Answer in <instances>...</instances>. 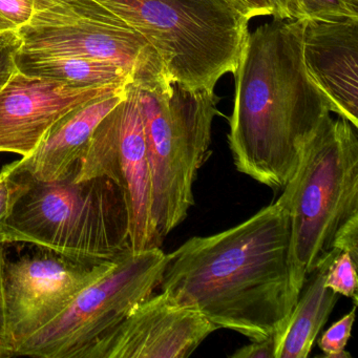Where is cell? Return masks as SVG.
Returning <instances> with one entry per match:
<instances>
[{"instance_id":"603a6c76","label":"cell","mask_w":358,"mask_h":358,"mask_svg":"<svg viewBox=\"0 0 358 358\" xmlns=\"http://www.w3.org/2000/svg\"><path fill=\"white\" fill-rule=\"evenodd\" d=\"M35 12V0H0V16L16 30L28 24Z\"/></svg>"},{"instance_id":"ba28073f","label":"cell","mask_w":358,"mask_h":358,"mask_svg":"<svg viewBox=\"0 0 358 358\" xmlns=\"http://www.w3.org/2000/svg\"><path fill=\"white\" fill-rule=\"evenodd\" d=\"M22 52L64 54L110 62L142 89L171 83L148 39L95 0H74L36 10L17 29Z\"/></svg>"},{"instance_id":"7c38bea8","label":"cell","mask_w":358,"mask_h":358,"mask_svg":"<svg viewBox=\"0 0 358 358\" xmlns=\"http://www.w3.org/2000/svg\"><path fill=\"white\" fill-rule=\"evenodd\" d=\"M119 87L80 89L17 71L0 90V154L30 157L62 116Z\"/></svg>"},{"instance_id":"7402d4cb","label":"cell","mask_w":358,"mask_h":358,"mask_svg":"<svg viewBox=\"0 0 358 358\" xmlns=\"http://www.w3.org/2000/svg\"><path fill=\"white\" fill-rule=\"evenodd\" d=\"M22 47V39L17 30L0 32V90L17 72L16 55Z\"/></svg>"},{"instance_id":"83f0119b","label":"cell","mask_w":358,"mask_h":358,"mask_svg":"<svg viewBox=\"0 0 358 358\" xmlns=\"http://www.w3.org/2000/svg\"><path fill=\"white\" fill-rule=\"evenodd\" d=\"M71 1H74V0H35V6H36V10H38L56 5V3H71Z\"/></svg>"},{"instance_id":"9c48e42d","label":"cell","mask_w":358,"mask_h":358,"mask_svg":"<svg viewBox=\"0 0 358 358\" xmlns=\"http://www.w3.org/2000/svg\"><path fill=\"white\" fill-rule=\"evenodd\" d=\"M110 178L124 196L133 251L161 248L150 217V175L139 87L127 85L124 98L100 121L74 169L75 181Z\"/></svg>"},{"instance_id":"ffe728a7","label":"cell","mask_w":358,"mask_h":358,"mask_svg":"<svg viewBox=\"0 0 358 358\" xmlns=\"http://www.w3.org/2000/svg\"><path fill=\"white\" fill-rule=\"evenodd\" d=\"M307 18L339 20L358 17V7L351 0H301Z\"/></svg>"},{"instance_id":"8992f818","label":"cell","mask_w":358,"mask_h":358,"mask_svg":"<svg viewBox=\"0 0 358 358\" xmlns=\"http://www.w3.org/2000/svg\"><path fill=\"white\" fill-rule=\"evenodd\" d=\"M143 35L171 83L215 91L234 74L248 34L246 18L225 0H95Z\"/></svg>"},{"instance_id":"ac0fdd59","label":"cell","mask_w":358,"mask_h":358,"mask_svg":"<svg viewBox=\"0 0 358 358\" xmlns=\"http://www.w3.org/2000/svg\"><path fill=\"white\" fill-rule=\"evenodd\" d=\"M357 265L350 253L341 251L335 255L324 274V286L338 295L353 299L354 305H357Z\"/></svg>"},{"instance_id":"d4e9b609","label":"cell","mask_w":358,"mask_h":358,"mask_svg":"<svg viewBox=\"0 0 358 358\" xmlns=\"http://www.w3.org/2000/svg\"><path fill=\"white\" fill-rule=\"evenodd\" d=\"M333 251L350 253L358 262V217L345 224L335 236L332 245Z\"/></svg>"},{"instance_id":"4fadbf2b","label":"cell","mask_w":358,"mask_h":358,"mask_svg":"<svg viewBox=\"0 0 358 358\" xmlns=\"http://www.w3.org/2000/svg\"><path fill=\"white\" fill-rule=\"evenodd\" d=\"M303 60L331 113L358 129V17L303 20Z\"/></svg>"},{"instance_id":"7a4b0ae2","label":"cell","mask_w":358,"mask_h":358,"mask_svg":"<svg viewBox=\"0 0 358 358\" xmlns=\"http://www.w3.org/2000/svg\"><path fill=\"white\" fill-rule=\"evenodd\" d=\"M303 20H280L247 34L234 71L227 139L238 173L282 189L308 142L330 117L326 96L308 72Z\"/></svg>"},{"instance_id":"44dd1931","label":"cell","mask_w":358,"mask_h":358,"mask_svg":"<svg viewBox=\"0 0 358 358\" xmlns=\"http://www.w3.org/2000/svg\"><path fill=\"white\" fill-rule=\"evenodd\" d=\"M7 262L5 245L0 244V358H11L15 356V345L10 329L6 297L5 270Z\"/></svg>"},{"instance_id":"277c9868","label":"cell","mask_w":358,"mask_h":358,"mask_svg":"<svg viewBox=\"0 0 358 358\" xmlns=\"http://www.w3.org/2000/svg\"><path fill=\"white\" fill-rule=\"evenodd\" d=\"M275 201L290 220L291 248L297 282L337 255V232L358 217V136L338 117L322 122L301 155L296 171Z\"/></svg>"},{"instance_id":"5bb4252c","label":"cell","mask_w":358,"mask_h":358,"mask_svg":"<svg viewBox=\"0 0 358 358\" xmlns=\"http://www.w3.org/2000/svg\"><path fill=\"white\" fill-rule=\"evenodd\" d=\"M127 87L75 108L52 125L36 150L22 158L35 181H60L71 175L96 127L124 98Z\"/></svg>"},{"instance_id":"f546056e","label":"cell","mask_w":358,"mask_h":358,"mask_svg":"<svg viewBox=\"0 0 358 358\" xmlns=\"http://www.w3.org/2000/svg\"><path fill=\"white\" fill-rule=\"evenodd\" d=\"M351 1L354 3V5L357 6L358 7V0H351Z\"/></svg>"},{"instance_id":"484cf974","label":"cell","mask_w":358,"mask_h":358,"mask_svg":"<svg viewBox=\"0 0 358 358\" xmlns=\"http://www.w3.org/2000/svg\"><path fill=\"white\" fill-rule=\"evenodd\" d=\"M226 3L247 20L259 16H273V9L268 0H225Z\"/></svg>"},{"instance_id":"52a82bcc","label":"cell","mask_w":358,"mask_h":358,"mask_svg":"<svg viewBox=\"0 0 358 358\" xmlns=\"http://www.w3.org/2000/svg\"><path fill=\"white\" fill-rule=\"evenodd\" d=\"M169 255L161 248L127 251L68 308L15 349V356L79 358L160 286Z\"/></svg>"},{"instance_id":"f1b7e54d","label":"cell","mask_w":358,"mask_h":358,"mask_svg":"<svg viewBox=\"0 0 358 358\" xmlns=\"http://www.w3.org/2000/svg\"><path fill=\"white\" fill-rule=\"evenodd\" d=\"M7 30H16V29L14 28L10 22H8L7 20H3V18L0 16V32Z\"/></svg>"},{"instance_id":"cb8c5ba5","label":"cell","mask_w":358,"mask_h":358,"mask_svg":"<svg viewBox=\"0 0 358 358\" xmlns=\"http://www.w3.org/2000/svg\"><path fill=\"white\" fill-rule=\"evenodd\" d=\"M285 327V326H284ZM282 327V328H284ZM276 331L273 334L261 341H252L249 345L236 350L230 355L232 358H276L278 345H280L282 330Z\"/></svg>"},{"instance_id":"d6986e66","label":"cell","mask_w":358,"mask_h":358,"mask_svg":"<svg viewBox=\"0 0 358 358\" xmlns=\"http://www.w3.org/2000/svg\"><path fill=\"white\" fill-rule=\"evenodd\" d=\"M355 312L356 305H354L353 309L349 313L334 322L320 337L318 341V347L326 357H351L350 353H347L345 349L351 337L352 328L355 320Z\"/></svg>"},{"instance_id":"4316f807","label":"cell","mask_w":358,"mask_h":358,"mask_svg":"<svg viewBox=\"0 0 358 358\" xmlns=\"http://www.w3.org/2000/svg\"><path fill=\"white\" fill-rule=\"evenodd\" d=\"M268 1L273 9V17L288 20L307 18L301 0H268Z\"/></svg>"},{"instance_id":"e0dca14e","label":"cell","mask_w":358,"mask_h":358,"mask_svg":"<svg viewBox=\"0 0 358 358\" xmlns=\"http://www.w3.org/2000/svg\"><path fill=\"white\" fill-rule=\"evenodd\" d=\"M33 182L34 179L24 169L22 159L8 163L0 169V244H3V229L14 206Z\"/></svg>"},{"instance_id":"8fae6325","label":"cell","mask_w":358,"mask_h":358,"mask_svg":"<svg viewBox=\"0 0 358 358\" xmlns=\"http://www.w3.org/2000/svg\"><path fill=\"white\" fill-rule=\"evenodd\" d=\"M200 312L152 295L79 358H187L215 331Z\"/></svg>"},{"instance_id":"30bf717a","label":"cell","mask_w":358,"mask_h":358,"mask_svg":"<svg viewBox=\"0 0 358 358\" xmlns=\"http://www.w3.org/2000/svg\"><path fill=\"white\" fill-rule=\"evenodd\" d=\"M116 261L87 266L43 249L8 261L6 297L15 349L56 320L83 289L108 273Z\"/></svg>"},{"instance_id":"5b68a950","label":"cell","mask_w":358,"mask_h":358,"mask_svg":"<svg viewBox=\"0 0 358 358\" xmlns=\"http://www.w3.org/2000/svg\"><path fill=\"white\" fill-rule=\"evenodd\" d=\"M150 175V217L159 240L183 223L194 205V184L210 155L221 98L178 83L139 87Z\"/></svg>"},{"instance_id":"6da1fadb","label":"cell","mask_w":358,"mask_h":358,"mask_svg":"<svg viewBox=\"0 0 358 358\" xmlns=\"http://www.w3.org/2000/svg\"><path fill=\"white\" fill-rule=\"evenodd\" d=\"M167 255L161 292L251 341L287 324L303 289L290 220L275 203L229 229L194 236Z\"/></svg>"},{"instance_id":"2e32d148","label":"cell","mask_w":358,"mask_h":358,"mask_svg":"<svg viewBox=\"0 0 358 358\" xmlns=\"http://www.w3.org/2000/svg\"><path fill=\"white\" fill-rule=\"evenodd\" d=\"M17 70L27 76L50 79L68 87H124L134 83L129 72L101 60L64 54L18 51Z\"/></svg>"},{"instance_id":"3957f363","label":"cell","mask_w":358,"mask_h":358,"mask_svg":"<svg viewBox=\"0 0 358 358\" xmlns=\"http://www.w3.org/2000/svg\"><path fill=\"white\" fill-rule=\"evenodd\" d=\"M3 244L26 243L87 266L131 250L124 196L110 178L33 182L3 229Z\"/></svg>"},{"instance_id":"9a60e30c","label":"cell","mask_w":358,"mask_h":358,"mask_svg":"<svg viewBox=\"0 0 358 358\" xmlns=\"http://www.w3.org/2000/svg\"><path fill=\"white\" fill-rule=\"evenodd\" d=\"M334 257L327 259L315 269L312 282L296 305L280 335L276 358H307L318 333L336 305L338 294L324 286V274ZM313 272V273H314Z\"/></svg>"}]
</instances>
